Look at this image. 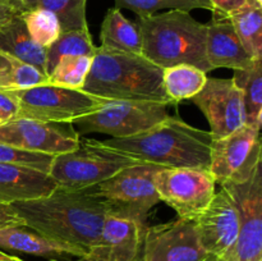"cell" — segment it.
Returning <instances> with one entry per match:
<instances>
[{"mask_svg":"<svg viewBox=\"0 0 262 261\" xmlns=\"http://www.w3.org/2000/svg\"><path fill=\"white\" fill-rule=\"evenodd\" d=\"M15 225H25L22 219L18 216L12 205L0 202V228L15 227Z\"/></svg>","mask_w":262,"mask_h":261,"instance_id":"obj_34","label":"cell"},{"mask_svg":"<svg viewBox=\"0 0 262 261\" xmlns=\"http://www.w3.org/2000/svg\"><path fill=\"white\" fill-rule=\"evenodd\" d=\"M7 92L17 101V117L41 122L72 123L76 118L96 110L105 101L82 90L50 83Z\"/></svg>","mask_w":262,"mask_h":261,"instance_id":"obj_8","label":"cell"},{"mask_svg":"<svg viewBox=\"0 0 262 261\" xmlns=\"http://www.w3.org/2000/svg\"><path fill=\"white\" fill-rule=\"evenodd\" d=\"M4 120H5V119H4V118H3V117H2V115H0V123H2V122H4Z\"/></svg>","mask_w":262,"mask_h":261,"instance_id":"obj_42","label":"cell"},{"mask_svg":"<svg viewBox=\"0 0 262 261\" xmlns=\"http://www.w3.org/2000/svg\"><path fill=\"white\" fill-rule=\"evenodd\" d=\"M206 58L211 69H250L258 59H253L238 38L229 17L212 14L206 25Z\"/></svg>","mask_w":262,"mask_h":261,"instance_id":"obj_17","label":"cell"},{"mask_svg":"<svg viewBox=\"0 0 262 261\" xmlns=\"http://www.w3.org/2000/svg\"><path fill=\"white\" fill-rule=\"evenodd\" d=\"M87 0H23L20 12L28 9L50 10L60 23L61 32L89 27L86 19Z\"/></svg>","mask_w":262,"mask_h":261,"instance_id":"obj_27","label":"cell"},{"mask_svg":"<svg viewBox=\"0 0 262 261\" xmlns=\"http://www.w3.org/2000/svg\"><path fill=\"white\" fill-rule=\"evenodd\" d=\"M59 184L43 171L0 163V202L30 201L49 196Z\"/></svg>","mask_w":262,"mask_h":261,"instance_id":"obj_18","label":"cell"},{"mask_svg":"<svg viewBox=\"0 0 262 261\" xmlns=\"http://www.w3.org/2000/svg\"><path fill=\"white\" fill-rule=\"evenodd\" d=\"M0 51L27 61L46 73V49L30 37L20 13L0 22Z\"/></svg>","mask_w":262,"mask_h":261,"instance_id":"obj_20","label":"cell"},{"mask_svg":"<svg viewBox=\"0 0 262 261\" xmlns=\"http://www.w3.org/2000/svg\"><path fill=\"white\" fill-rule=\"evenodd\" d=\"M168 104L135 100H105L94 112L72 122L81 137L90 133L124 138L142 133L170 117Z\"/></svg>","mask_w":262,"mask_h":261,"instance_id":"obj_7","label":"cell"},{"mask_svg":"<svg viewBox=\"0 0 262 261\" xmlns=\"http://www.w3.org/2000/svg\"><path fill=\"white\" fill-rule=\"evenodd\" d=\"M49 261H77V260H49Z\"/></svg>","mask_w":262,"mask_h":261,"instance_id":"obj_41","label":"cell"},{"mask_svg":"<svg viewBox=\"0 0 262 261\" xmlns=\"http://www.w3.org/2000/svg\"><path fill=\"white\" fill-rule=\"evenodd\" d=\"M209 3L212 7V14L224 15L229 17L234 12L239 10L245 5L250 3H255L253 0H209ZM257 4V3H256Z\"/></svg>","mask_w":262,"mask_h":261,"instance_id":"obj_32","label":"cell"},{"mask_svg":"<svg viewBox=\"0 0 262 261\" xmlns=\"http://www.w3.org/2000/svg\"><path fill=\"white\" fill-rule=\"evenodd\" d=\"M138 163L141 161L110 147L104 141L79 137L76 148L54 156L49 174L59 186L83 189Z\"/></svg>","mask_w":262,"mask_h":261,"instance_id":"obj_5","label":"cell"},{"mask_svg":"<svg viewBox=\"0 0 262 261\" xmlns=\"http://www.w3.org/2000/svg\"><path fill=\"white\" fill-rule=\"evenodd\" d=\"M82 91L105 100H135L171 105L163 84V69L142 54L99 46Z\"/></svg>","mask_w":262,"mask_h":261,"instance_id":"obj_3","label":"cell"},{"mask_svg":"<svg viewBox=\"0 0 262 261\" xmlns=\"http://www.w3.org/2000/svg\"><path fill=\"white\" fill-rule=\"evenodd\" d=\"M147 225L107 215L94 245L77 261H138Z\"/></svg>","mask_w":262,"mask_h":261,"instance_id":"obj_16","label":"cell"},{"mask_svg":"<svg viewBox=\"0 0 262 261\" xmlns=\"http://www.w3.org/2000/svg\"><path fill=\"white\" fill-rule=\"evenodd\" d=\"M81 136L72 123L14 117L0 123V142L33 153L59 155L77 147Z\"/></svg>","mask_w":262,"mask_h":261,"instance_id":"obj_12","label":"cell"},{"mask_svg":"<svg viewBox=\"0 0 262 261\" xmlns=\"http://www.w3.org/2000/svg\"><path fill=\"white\" fill-rule=\"evenodd\" d=\"M17 256H13V255H9V253L4 252V251L0 250V261H9V260H13V258H15Z\"/></svg>","mask_w":262,"mask_h":261,"instance_id":"obj_37","label":"cell"},{"mask_svg":"<svg viewBox=\"0 0 262 261\" xmlns=\"http://www.w3.org/2000/svg\"><path fill=\"white\" fill-rule=\"evenodd\" d=\"M101 48L123 53L141 54L142 36L137 23L123 15L119 8L107 10L101 25Z\"/></svg>","mask_w":262,"mask_h":261,"instance_id":"obj_21","label":"cell"},{"mask_svg":"<svg viewBox=\"0 0 262 261\" xmlns=\"http://www.w3.org/2000/svg\"><path fill=\"white\" fill-rule=\"evenodd\" d=\"M49 83V76L32 64L0 51V90L18 91Z\"/></svg>","mask_w":262,"mask_h":261,"instance_id":"obj_23","label":"cell"},{"mask_svg":"<svg viewBox=\"0 0 262 261\" xmlns=\"http://www.w3.org/2000/svg\"><path fill=\"white\" fill-rule=\"evenodd\" d=\"M0 3H4V4L12 5L15 9H18L20 12V7H22L23 0H0Z\"/></svg>","mask_w":262,"mask_h":261,"instance_id":"obj_36","label":"cell"},{"mask_svg":"<svg viewBox=\"0 0 262 261\" xmlns=\"http://www.w3.org/2000/svg\"><path fill=\"white\" fill-rule=\"evenodd\" d=\"M0 250L15 251L49 260L79 258L86 253L83 248L50 240L26 225L0 228Z\"/></svg>","mask_w":262,"mask_h":261,"instance_id":"obj_19","label":"cell"},{"mask_svg":"<svg viewBox=\"0 0 262 261\" xmlns=\"http://www.w3.org/2000/svg\"><path fill=\"white\" fill-rule=\"evenodd\" d=\"M18 104L14 97L7 91L0 90V115L5 120L17 117Z\"/></svg>","mask_w":262,"mask_h":261,"instance_id":"obj_33","label":"cell"},{"mask_svg":"<svg viewBox=\"0 0 262 261\" xmlns=\"http://www.w3.org/2000/svg\"><path fill=\"white\" fill-rule=\"evenodd\" d=\"M30 37L41 48L48 49L60 36L61 27L59 19L50 10L28 9L20 12Z\"/></svg>","mask_w":262,"mask_h":261,"instance_id":"obj_28","label":"cell"},{"mask_svg":"<svg viewBox=\"0 0 262 261\" xmlns=\"http://www.w3.org/2000/svg\"><path fill=\"white\" fill-rule=\"evenodd\" d=\"M194 222L206 253L223 258L232 250L239 232V216L232 197L224 188L215 193L206 210Z\"/></svg>","mask_w":262,"mask_h":261,"instance_id":"obj_15","label":"cell"},{"mask_svg":"<svg viewBox=\"0 0 262 261\" xmlns=\"http://www.w3.org/2000/svg\"><path fill=\"white\" fill-rule=\"evenodd\" d=\"M138 261H142V258H141V257H140V258H138Z\"/></svg>","mask_w":262,"mask_h":261,"instance_id":"obj_43","label":"cell"},{"mask_svg":"<svg viewBox=\"0 0 262 261\" xmlns=\"http://www.w3.org/2000/svg\"><path fill=\"white\" fill-rule=\"evenodd\" d=\"M212 141L209 130L192 127L179 117L170 115L145 132L104 142L141 163L164 168L209 169Z\"/></svg>","mask_w":262,"mask_h":261,"instance_id":"obj_2","label":"cell"},{"mask_svg":"<svg viewBox=\"0 0 262 261\" xmlns=\"http://www.w3.org/2000/svg\"><path fill=\"white\" fill-rule=\"evenodd\" d=\"M232 197L239 216V232L224 261H262V168L245 183L220 186Z\"/></svg>","mask_w":262,"mask_h":261,"instance_id":"obj_11","label":"cell"},{"mask_svg":"<svg viewBox=\"0 0 262 261\" xmlns=\"http://www.w3.org/2000/svg\"><path fill=\"white\" fill-rule=\"evenodd\" d=\"M261 165L260 128L245 124L212 141L210 173L220 186L247 182Z\"/></svg>","mask_w":262,"mask_h":261,"instance_id":"obj_9","label":"cell"},{"mask_svg":"<svg viewBox=\"0 0 262 261\" xmlns=\"http://www.w3.org/2000/svg\"><path fill=\"white\" fill-rule=\"evenodd\" d=\"M207 255L194 219L177 217L146 227L143 233L142 261H202Z\"/></svg>","mask_w":262,"mask_h":261,"instance_id":"obj_13","label":"cell"},{"mask_svg":"<svg viewBox=\"0 0 262 261\" xmlns=\"http://www.w3.org/2000/svg\"><path fill=\"white\" fill-rule=\"evenodd\" d=\"M97 48L94 45L89 27L61 32L46 49V73H50L63 56H90L94 58Z\"/></svg>","mask_w":262,"mask_h":261,"instance_id":"obj_26","label":"cell"},{"mask_svg":"<svg viewBox=\"0 0 262 261\" xmlns=\"http://www.w3.org/2000/svg\"><path fill=\"white\" fill-rule=\"evenodd\" d=\"M243 94L246 124L261 129L262 124V59L255 61L250 69L234 71L232 77Z\"/></svg>","mask_w":262,"mask_h":261,"instance_id":"obj_25","label":"cell"},{"mask_svg":"<svg viewBox=\"0 0 262 261\" xmlns=\"http://www.w3.org/2000/svg\"><path fill=\"white\" fill-rule=\"evenodd\" d=\"M238 38L253 59H262V5L250 3L229 15Z\"/></svg>","mask_w":262,"mask_h":261,"instance_id":"obj_24","label":"cell"},{"mask_svg":"<svg viewBox=\"0 0 262 261\" xmlns=\"http://www.w3.org/2000/svg\"><path fill=\"white\" fill-rule=\"evenodd\" d=\"M202 261H224V260H223V258H220V257H217V256L207 255L206 257H205Z\"/></svg>","mask_w":262,"mask_h":261,"instance_id":"obj_38","label":"cell"},{"mask_svg":"<svg viewBox=\"0 0 262 261\" xmlns=\"http://www.w3.org/2000/svg\"><path fill=\"white\" fill-rule=\"evenodd\" d=\"M9 261H25V260H22V258H19V257H15V258H13V260H9Z\"/></svg>","mask_w":262,"mask_h":261,"instance_id":"obj_39","label":"cell"},{"mask_svg":"<svg viewBox=\"0 0 262 261\" xmlns=\"http://www.w3.org/2000/svg\"><path fill=\"white\" fill-rule=\"evenodd\" d=\"M191 101L206 117L214 140L225 137L246 124L243 94L233 78H207Z\"/></svg>","mask_w":262,"mask_h":261,"instance_id":"obj_14","label":"cell"},{"mask_svg":"<svg viewBox=\"0 0 262 261\" xmlns=\"http://www.w3.org/2000/svg\"><path fill=\"white\" fill-rule=\"evenodd\" d=\"M142 36V54L161 69L189 64L205 73L211 72L206 58V25L186 10L137 17Z\"/></svg>","mask_w":262,"mask_h":261,"instance_id":"obj_4","label":"cell"},{"mask_svg":"<svg viewBox=\"0 0 262 261\" xmlns=\"http://www.w3.org/2000/svg\"><path fill=\"white\" fill-rule=\"evenodd\" d=\"M53 160L54 155L33 153L0 142V163L26 166L49 174Z\"/></svg>","mask_w":262,"mask_h":261,"instance_id":"obj_31","label":"cell"},{"mask_svg":"<svg viewBox=\"0 0 262 261\" xmlns=\"http://www.w3.org/2000/svg\"><path fill=\"white\" fill-rule=\"evenodd\" d=\"M115 7L132 10L137 17H148L160 10H186L194 9L212 10L209 0H115Z\"/></svg>","mask_w":262,"mask_h":261,"instance_id":"obj_30","label":"cell"},{"mask_svg":"<svg viewBox=\"0 0 262 261\" xmlns=\"http://www.w3.org/2000/svg\"><path fill=\"white\" fill-rule=\"evenodd\" d=\"M92 58L90 56H63L48 74L49 83L67 89L82 90L89 72Z\"/></svg>","mask_w":262,"mask_h":261,"instance_id":"obj_29","label":"cell"},{"mask_svg":"<svg viewBox=\"0 0 262 261\" xmlns=\"http://www.w3.org/2000/svg\"><path fill=\"white\" fill-rule=\"evenodd\" d=\"M19 13H20L19 10L15 9V8L12 7V5L0 3V22L5 19H9V18L13 17V15L19 14Z\"/></svg>","mask_w":262,"mask_h":261,"instance_id":"obj_35","label":"cell"},{"mask_svg":"<svg viewBox=\"0 0 262 261\" xmlns=\"http://www.w3.org/2000/svg\"><path fill=\"white\" fill-rule=\"evenodd\" d=\"M155 186L160 201L186 219H196L216 193L214 177L201 168H161L155 174Z\"/></svg>","mask_w":262,"mask_h":261,"instance_id":"obj_10","label":"cell"},{"mask_svg":"<svg viewBox=\"0 0 262 261\" xmlns=\"http://www.w3.org/2000/svg\"><path fill=\"white\" fill-rule=\"evenodd\" d=\"M255 3H257L258 5H262V0H253Z\"/></svg>","mask_w":262,"mask_h":261,"instance_id":"obj_40","label":"cell"},{"mask_svg":"<svg viewBox=\"0 0 262 261\" xmlns=\"http://www.w3.org/2000/svg\"><path fill=\"white\" fill-rule=\"evenodd\" d=\"M10 205L26 227L86 251L99 238L107 216L104 202L89 188L58 186L49 196Z\"/></svg>","mask_w":262,"mask_h":261,"instance_id":"obj_1","label":"cell"},{"mask_svg":"<svg viewBox=\"0 0 262 261\" xmlns=\"http://www.w3.org/2000/svg\"><path fill=\"white\" fill-rule=\"evenodd\" d=\"M164 166L138 163L122 169L106 181L89 187L101 200L107 215L132 219L146 225L148 212L160 202L155 186V174Z\"/></svg>","mask_w":262,"mask_h":261,"instance_id":"obj_6","label":"cell"},{"mask_svg":"<svg viewBox=\"0 0 262 261\" xmlns=\"http://www.w3.org/2000/svg\"><path fill=\"white\" fill-rule=\"evenodd\" d=\"M206 73L189 64L169 67L163 69V84L171 104L196 96L206 83Z\"/></svg>","mask_w":262,"mask_h":261,"instance_id":"obj_22","label":"cell"}]
</instances>
